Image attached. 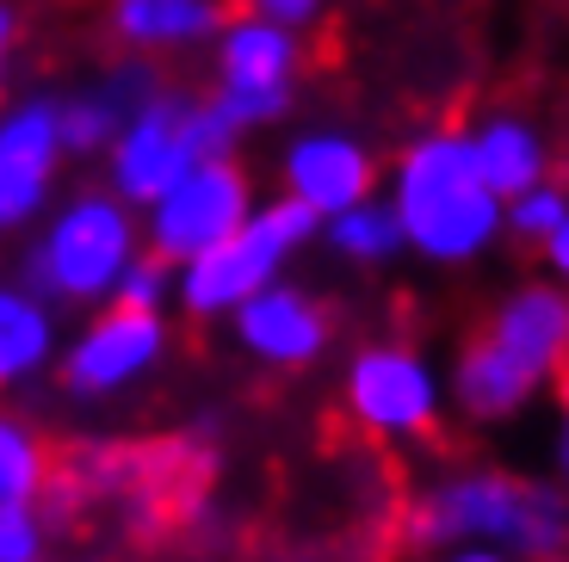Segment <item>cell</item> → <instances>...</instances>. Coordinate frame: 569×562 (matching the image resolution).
I'll return each instance as SVG.
<instances>
[{"label":"cell","instance_id":"1","mask_svg":"<svg viewBox=\"0 0 569 562\" xmlns=\"http://www.w3.org/2000/svg\"><path fill=\"white\" fill-rule=\"evenodd\" d=\"M402 532L421 550H501L545 562L569 550V494L539 476L470 464L427 482L409 501Z\"/></svg>","mask_w":569,"mask_h":562},{"label":"cell","instance_id":"2","mask_svg":"<svg viewBox=\"0 0 569 562\" xmlns=\"http://www.w3.org/2000/svg\"><path fill=\"white\" fill-rule=\"evenodd\" d=\"M385 204L402 229V253H421L433 267H470L508 235L501 198L477 180L465 130H446V124L409 137V149L390 168Z\"/></svg>","mask_w":569,"mask_h":562},{"label":"cell","instance_id":"3","mask_svg":"<svg viewBox=\"0 0 569 562\" xmlns=\"http://www.w3.org/2000/svg\"><path fill=\"white\" fill-rule=\"evenodd\" d=\"M142 253V217L112 192H74L69 204L43 217L26 253V284L57 310H106L130 260Z\"/></svg>","mask_w":569,"mask_h":562},{"label":"cell","instance_id":"4","mask_svg":"<svg viewBox=\"0 0 569 562\" xmlns=\"http://www.w3.org/2000/svg\"><path fill=\"white\" fill-rule=\"evenodd\" d=\"M236 137L242 130L223 118L217 99H192V93L161 87L118 130L112 155H106V192L142 217L173 180H186V173L199 168V161H236Z\"/></svg>","mask_w":569,"mask_h":562},{"label":"cell","instance_id":"5","mask_svg":"<svg viewBox=\"0 0 569 562\" xmlns=\"http://www.w3.org/2000/svg\"><path fill=\"white\" fill-rule=\"evenodd\" d=\"M316 235H322V223H316L303 204H291V198L254 204V217H248L223 248H211L204 260L173 272V303H180L186 315H199V322H229L242 303H254L260 291H272V284L284 279V267H291Z\"/></svg>","mask_w":569,"mask_h":562},{"label":"cell","instance_id":"6","mask_svg":"<svg viewBox=\"0 0 569 562\" xmlns=\"http://www.w3.org/2000/svg\"><path fill=\"white\" fill-rule=\"evenodd\" d=\"M248 217H254V180L242 161H199L142 211V248L180 272L211 248H223Z\"/></svg>","mask_w":569,"mask_h":562},{"label":"cell","instance_id":"7","mask_svg":"<svg viewBox=\"0 0 569 562\" xmlns=\"http://www.w3.org/2000/svg\"><path fill=\"white\" fill-rule=\"evenodd\" d=\"M211 69H217V106L236 130H260L272 118L291 112V93H298V69H303V43L298 31L267 26L254 13L223 19L211 43Z\"/></svg>","mask_w":569,"mask_h":562},{"label":"cell","instance_id":"8","mask_svg":"<svg viewBox=\"0 0 569 562\" xmlns=\"http://www.w3.org/2000/svg\"><path fill=\"white\" fill-rule=\"evenodd\" d=\"M341 402L371 439H421L440 426L446 378L433 371L427 352L402 347V340H378L347 359Z\"/></svg>","mask_w":569,"mask_h":562},{"label":"cell","instance_id":"9","mask_svg":"<svg viewBox=\"0 0 569 562\" xmlns=\"http://www.w3.org/2000/svg\"><path fill=\"white\" fill-rule=\"evenodd\" d=\"M161 359H168V315H137L106 303L74 328V340L57 359V378L74 402H106V395H124L142 378H156Z\"/></svg>","mask_w":569,"mask_h":562},{"label":"cell","instance_id":"10","mask_svg":"<svg viewBox=\"0 0 569 562\" xmlns=\"http://www.w3.org/2000/svg\"><path fill=\"white\" fill-rule=\"evenodd\" d=\"M279 185H284L279 198H291V204H303L316 223H328V217H341V211H353V204H366V198H378V155H371V142L353 137V130L310 124L284 142Z\"/></svg>","mask_w":569,"mask_h":562},{"label":"cell","instance_id":"11","mask_svg":"<svg viewBox=\"0 0 569 562\" xmlns=\"http://www.w3.org/2000/svg\"><path fill=\"white\" fill-rule=\"evenodd\" d=\"M477 347L539 395L545 383H557L569 371V291L551 279L508 291L496 303V315L483 322Z\"/></svg>","mask_w":569,"mask_h":562},{"label":"cell","instance_id":"12","mask_svg":"<svg viewBox=\"0 0 569 562\" xmlns=\"http://www.w3.org/2000/svg\"><path fill=\"white\" fill-rule=\"evenodd\" d=\"M62 168V124L57 99H13L0 106V229H26L43 217L50 185Z\"/></svg>","mask_w":569,"mask_h":562},{"label":"cell","instance_id":"13","mask_svg":"<svg viewBox=\"0 0 569 562\" xmlns=\"http://www.w3.org/2000/svg\"><path fill=\"white\" fill-rule=\"evenodd\" d=\"M229 328H236V347H242L254 365H272V371L316 365L328 352V340H335L328 310L303 291V284H284V279L272 284V291H260L254 303H242V310L229 315Z\"/></svg>","mask_w":569,"mask_h":562},{"label":"cell","instance_id":"14","mask_svg":"<svg viewBox=\"0 0 569 562\" xmlns=\"http://www.w3.org/2000/svg\"><path fill=\"white\" fill-rule=\"evenodd\" d=\"M156 93H161L156 69H149V62H124V69H112L106 81L57 99L62 155H112V142H118V130L130 124V112Z\"/></svg>","mask_w":569,"mask_h":562},{"label":"cell","instance_id":"15","mask_svg":"<svg viewBox=\"0 0 569 562\" xmlns=\"http://www.w3.org/2000/svg\"><path fill=\"white\" fill-rule=\"evenodd\" d=\"M465 149H470V161H477V180H483L501 204H513L520 192L551 180V142H545L539 124L520 118V112L477 118V124L465 130Z\"/></svg>","mask_w":569,"mask_h":562},{"label":"cell","instance_id":"16","mask_svg":"<svg viewBox=\"0 0 569 562\" xmlns=\"http://www.w3.org/2000/svg\"><path fill=\"white\" fill-rule=\"evenodd\" d=\"M57 359H62L57 310L26 279L0 284V390H19V383L43 378Z\"/></svg>","mask_w":569,"mask_h":562},{"label":"cell","instance_id":"17","mask_svg":"<svg viewBox=\"0 0 569 562\" xmlns=\"http://www.w3.org/2000/svg\"><path fill=\"white\" fill-rule=\"evenodd\" d=\"M112 31L130 50H199L223 31V0H112Z\"/></svg>","mask_w":569,"mask_h":562},{"label":"cell","instance_id":"18","mask_svg":"<svg viewBox=\"0 0 569 562\" xmlns=\"http://www.w3.org/2000/svg\"><path fill=\"white\" fill-rule=\"evenodd\" d=\"M322 241H328L335 260H347V267H390V260L402 253V229H397V217H390L385 198H366V204H353V211L328 217Z\"/></svg>","mask_w":569,"mask_h":562},{"label":"cell","instance_id":"19","mask_svg":"<svg viewBox=\"0 0 569 562\" xmlns=\"http://www.w3.org/2000/svg\"><path fill=\"white\" fill-rule=\"evenodd\" d=\"M43 489H50V445L26 414L0 408V501L38 506Z\"/></svg>","mask_w":569,"mask_h":562},{"label":"cell","instance_id":"20","mask_svg":"<svg viewBox=\"0 0 569 562\" xmlns=\"http://www.w3.org/2000/svg\"><path fill=\"white\" fill-rule=\"evenodd\" d=\"M112 303H118V310H137V315H161L173 303V267L142 248L137 260H130V272L118 279Z\"/></svg>","mask_w":569,"mask_h":562},{"label":"cell","instance_id":"21","mask_svg":"<svg viewBox=\"0 0 569 562\" xmlns=\"http://www.w3.org/2000/svg\"><path fill=\"white\" fill-rule=\"evenodd\" d=\"M569 217V192L563 185H532V192H520L513 204H501V223H508V235H520V241H545L557 223Z\"/></svg>","mask_w":569,"mask_h":562},{"label":"cell","instance_id":"22","mask_svg":"<svg viewBox=\"0 0 569 562\" xmlns=\"http://www.w3.org/2000/svg\"><path fill=\"white\" fill-rule=\"evenodd\" d=\"M50 550V520L38 506L0 501V562H43Z\"/></svg>","mask_w":569,"mask_h":562},{"label":"cell","instance_id":"23","mask_svg":"<svg viewBox=\"0 0 569 562\" xmlns=\"http://www.w3.org/2000/svg\"><path fill=\"white\" fill-rule=\"evenodd\" d=\"M254 19H267V26H284V31H303L316 13H322V0H242Z\"/></svg>","mask_w":569,"mask_h":562},{"label":"cell","instance_id":"24","mask_svg":"<svg viewBox=\"0 0 569 562\" xmlns=\"http://www.w3.org/2000/svg\"><path fill=\"white\" fill-rule=\"evenodd\" d=\"M539 253H545V267H551V284H563V291H569V217L539 241Z\"/></svg>","mask_w":569,"mask_h":562},{"label":"cell","instance_id":"25","mask_svg":"<svg viewBox=\"0 0 569 562\" xmlns=\"http://www.w3.org/2000/svg\"><path fill=\"white\" fill-rule=\"evenodd\" d=\"M13 43H19V13H13V0H0V69L13 57Z\"/></svg>","mask_w":569,"mask_h":562},{"label":"cell","instance_id":"26","mask_svg":"<svg viewBox=\"0 0 569 562\" xmlns=\"http://www.w3.org/2000/svg\"><path fill=\"white\" fill-rule=\"evenodd\" d=\"M557 395H563V426H557V464H563V476H569V371L557 378Z\"/></svg>","mask_w":569,"mask_h":562},{"label":"cell","instance_id":"27","mask_svg":"<svg viewBox=\"0 0 569 562\" xmlns=\"http://www.w3.org/2000/svg\"><path fill=\"white\" fill-rule=\"evenodd\" d=\"M440 562H513V556H501V550H446Z\"/></svg>","mask_w":569,"mask_h":562},{"label":"cell","instance_id":"28","mask_svg":"<svg viewBox=\"0 0 569 562\" xmlns=\"http://www.w3.org/2000/svg\"><path fill=\"white\" fill-rule=\"evenodd\" d=\"M545 562H569V556H545Z\"/></svg>","mask_w":569,"mask_h":562}]
</instances>
